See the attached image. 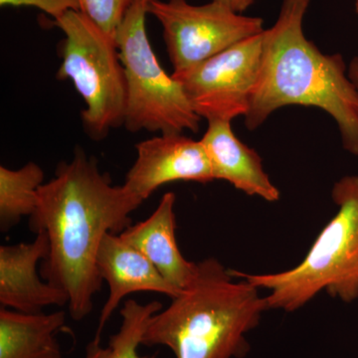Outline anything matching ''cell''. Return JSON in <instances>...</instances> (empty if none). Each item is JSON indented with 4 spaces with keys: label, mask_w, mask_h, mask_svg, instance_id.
<instances>
[{
    "label": "cell",
    "mask_w": 358,
    "mask_h": 358,
    "mask_svg": "<svg viewBox=\"0 0 358 358\" xmlns=\"http://www.w3.org/2000/svg\"><path fill=\"white\" fill-rule=\"evenodd\" d=\"M143 202L124 185H113L98 160L81 148L40 187L29 224L32 232H45L49 240L40 275L67 294L73 320L79 322L93 312L94 296L102 289L96 256L103 236L129 227V215Z\"/></svg>",
    "instance_id": "cell-1"
},
{
    "label": "cell",
    "mask_w": 358,
    "mask_h": 358,
    "mask_svg": "<svg viewBox=\"0 0 358 358\" xmlns=\"http://www.w3.org/2000/svg\"><path fill=\"white\" fill-rule=\"evenodd\" d=\"M310 1L282 0L279 17L264 31L262 67L245 122L253 131L280 108L317 107L338 124L346 152L358 155V93L343 56L322 53L305 36Z\"/></svg>",
    "instance_id": "cell-2"
},
{
    "label": "cell",
    "mask_w": 358,
    "mask_h": 358,
    "mask_svg": "<svg viewBox=\"0 0 358 358\" xmlns=\"http://www.w3.org/2000/svg\"><path fill=\"white\" fill-rule=\"evenodd\" d=\"M234 279L216 259L197 263L192 284L152 315L141 345L167 346L176 358L246 357V334L258 326L268 306L258 288Z\"/></svg>",
    "instance_id": "cell-3"
},
{
    "label": "cell",
    "mask_w": 358,
    "mask_h": 358,
    "mask_svg": "<svg viewBox=\"0 0 358 358\" xmlns=\"http://www.w3.org/2000/svg\"><path fill=\"white\" fill-rule=\"evenodd\" d=\"M331 197L338 212L298 266L272 274L230 271L235 279L246 280L259 289L270 291L266 296L268 310L294 312L324 289L343 303L357 300L358 176L339 179Z\"/></svg>",
    "instance_id": "cell-4"
},
{
    "label": "cell",
    "mask_w": 358,
    "mask_h": 358,
    "mask_svg": "<svg viewBox=\"0 0 358 358\" xmlns=\"http://www.w3.org/2000/svg\"><path fill=\"white\" fill-rule=\"evenodd\" d=\"M150 1L134 0L115 37L128 88L124 126L134 133H197L201 117L180 82L162 67L148 39L145 18Z\"/></svg>",
    "instance_id": "cell-5"
},
{
    "label": "cell",
    "mask_w": 358,
    "mask_h": 358,
    "mask_svg": "<svg viewBox=\"0 0 358 358\" xmlns=\"http://www.w3.org/2000/svg\"><path fill=\"white\" fill-rule=\"evenodd\" d=\"M65 39L59 80H69L86 103L81 117L85 131L95 141L124 126L128 88L114 38L81 11H69L54 20Z\"/></svg>",
    "instance_id": "cell-6"
},
{
    "label": "cell",
    "mask_w": 358,
    "mask_h": 358,
    "mask_svg": "<svg viewBox=\"0 0 358 358\" xmlns=\"http://www.w3.org/2000/svg\"><path fill=\"white\" fill-rule=\"evenodd\" d=\"M148 13L162 25L173 73L189 69L265 30L262 18L243 15L213 0L203 6L187 0H152Z\"/></svg>",
    "instance_id": "cell-7"
},
{
    "label": "cell",
    "mask_w": 358,
    "mask_h": 358,
    "mask_svg": "<svg viewBox=\"0 0 358 358\" xmlns=\"http://www.w3.org/2000/svg\"><path fill=\"white\" fill-rule=\"evenodd\" d=\"M264 31L173 73L201 119L231 122L247 115L262 67Z\"/></svg>",
    "instance_id": "cell-8"
},
{
    "label": "cell",
    "mask_w": 358,
    "mask_h": 358,
    "mask_svg": "<svg viewBox=\"0 0 358 358\" xmlns=\"http://www.w3.org/2000/svg\"><path fill=\"white\" fill-rule=\"evenodd\" d=\"M136 159L127 173L124 187L143 201L160 186L176 181L214 180L201 141L183 134H160L136 143Z\"/></svg>",
    "instance_id": "cell-9"
},
{
    "label": "cell",
    "mask_w": 358,
    "mask_h": 358,
    "mask_svg": "<svg viewBox=\"0 0 358 358\" xmlns=\"http://www.w3.org/2000/svg\"><path fill=\"white\" fill-rule=\"evenodd\" d=\"M49 253L46 233H36L31 243L0 247V303L2 308L25 313H40L49 306L68 305L62 289L42 282L37 265Z\"/></svg>",
    "instance_id": "cell-10"
},
{
    "label": "cell",
    "mask_w": 358,
    "mask_h": 358,
    "mask_svg": "<svg viewBox=\"0 0 358 358\" xmlns=\"http://www.w3.org/2000/svg\"><path fill=\"white\" fill-rule=\"evenodd\" d=\"M99 275L109 285V298L103 305L95 338L101 339L106 324L124 296L138 292H154L173 299L180 289L162 277L157 268L120 235L107 233L96 256Z\"/></svg>",
    "instance_id": "cell-11"
},
{
    "label": "cell",
    "mask_w": 358,
    "mask_h": 358,
    "mask_svg": "<svg viewBox=\"0 0 358 358\" xmlns=\"http://www.w3.org/2000/svg\"><path fill=\"white\" fill-rule=\"evenodd\" d=\"M200 141L210 162L214 180L228 181L240 192L268 202L280 199L281 193L264 171L260 155L235 136L231 122L209 121Z\"/></svg>",
    "instance_id": "cell-12"
},
{
    "label": "cell",
    "mask_w": 358,
    "mask_h": 358,
    "mask_svg": "<svg viewBox=\"0 0 358 358\" xmlns=\"http://www.w3.org/2000/svg\"><path fill=\"white\" fill-rule=\"evenodd\" d=\"M176 200L173 192L166 193L150 217L131 224L120 237L147 257L169 284L182 291L194 279L197 263L186 260L178 248Z\"/></svg>",
    "instance_id": "cell-13"
},
{
    "label": "cell",
    "mask_w": 358,
    "mask_h": 358,
    "mask_svg": "<svg viewBox=\"0 0 358 358\" xmlns=\"http://www.w3.org/2000/svg\"><path fill=\"white\" fill-rule=\"evenodd\" d=\"M66 313H25L0 310V358H62L56 334Z\"/></svg>",
    "instance_id": "cell-14"
},
{
    "label": "cell",
    "mask_w": 358,
    "mask_h": 358,
    "mask_svg": "<svg viewBox=\"0 0 358 358\" xmlns=\"http://www.w3.org/2000/svg\"><path fill=\"white\" fill-rule=\"evenodd\" d=\"M43 169L28 162L20 169L0 166V230L8 232L23 217H31L44 185Z\"/></svg>",
    "instance_id": "cell-15"
},
{
    "label": "cell",
    "mask_w": 358,
    "mask_h": 358,
    "mask_svg": "<svg viewBox=\"0 0 358 358\" xmlns=\"http://www.w3.org/2000/svg\"><path fill=\"white\" fill-rule=\"evenodd\" d=\"M162 310V303L152 301L141 305L136 300L124 303L121 312L120 331L110 338V358H155L157 355L141 357L138 353L143 334L152 315Z\"/></svg>",
    "instance_id": "cell-16"
},
{
    "label": "cell",
    "mask_w": 358,
    "mask_h": 358,
    "mask_svg": "<svg viewBox=\"0 0 358 358\" xmlns=\"http://www.w3.org/2000/svg\"><path fill=\"white\" fill-rule=\"evenodd\" d=\"M134 0H79L80 11L115 39Z\"/></svg>",
    "instance_id": "cell-17"
},
{
    "label": "cell",
    "mask_w": 358,
    "mask_h": 358,
    "mask_svg": "<svg viewBox=\"0 0 358 358\" xmlns=\"http://www.w3.org/2000/svg\"><path fill=\"white\" fill-rule=\"evenodd\" d=\"M0 6L35 7L52 16L54 20L69 11H80L79 0H0Z\"/></svg>",
    "instance_id": "cell-18"
},
{
    "label": "cell",
    "mask_w": 358,
    "mask_h": 358,
    "mask_svg": "<svg viewBox=\"0 0 358 358\" xmlns=\"http://www.w3.org/2000/svg\"><path fill=\"white\" fill-rule=\"evenodd\" d=\"M110 348H103L101 346V339L94 338L87 346L85 358H110Z\"/></svg>",
    "instance_id": "cell-19"
},
{
    "label": "cell",
    "mask_w": 358,
    "mask_h": 358,
    "mask_svg": "<svg viewBox=\"0 0 358 358\" xmlns=\"http://www.w3.org/2000/svg\"><path fill=\"white\" fill-rule=\"evenodd\" d=\"M348 74L358 93V57L352 59L350 68H348Z\"/></svg>",
    "instance_id": "cell-20"
},
{
    "label": "cell",
    "mask_w": 358,
    "mask_h": 358,
    "mask_svg": "<svg viewBox=\"0 0 358 358\" xmlns=\"http://www.w3.org/2000/svg\"><path fill=\"white\" fill-rule=\"evenodd\" d=\"M255 2L256 0H233L232 8L237 13H242Z\"/></svg>",
    "instance_id": "cell-21"
},
{
    "label": "cell",
    "mask_w": 358,
    "mask_h": 358,
    "mask_svg": "<svg viewBox=\"0 0 358 358\" xmlns=\"http://www.w3.org/2000/svg\"><path fill=\"white\" fill-rule=\"evenodd\" d=\"M213 1L219 2V3L226 4V6H232L233 0H213Z\"/></svg>",
    "instance_id": "cell-22"
},
{
    "label": "cell",
    "mask_w": 358,
    "mask_h": 358,
    "mask_svg": "<svg viewBox=\"0 0 358 358\" xmlns=\"http://www.w3.org/2000/svg\"><path fill=\"white\" fill-rule=\"evenodd\" d=\"M355 7H357V13L358 14V0H357V3H355Z\"/></svg>",
    "instance_id": "cell-23"
}]
</instances>
